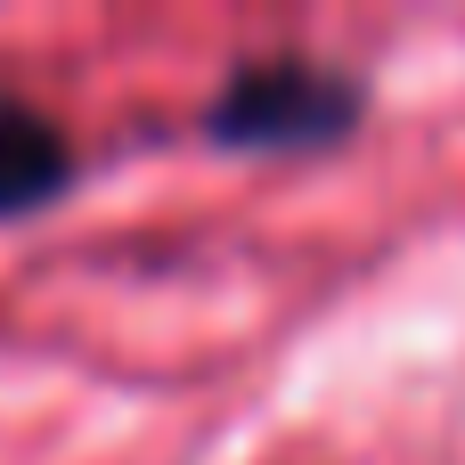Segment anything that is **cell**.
I'll return each instance as SVG.
<instances>
[{
	"label": "cell",
	"instance_id": "1",
	"mask_svg": "<svg viewBox=\"0 0 465 465\" xmlns=\"http://www.w3.org/2000/svg\"><path fill=\"white\" fill-rule=\"evenodd\" d=\"M360 123V82L311 57H253L221 82L204 131L221 147H335Z\"/></svg>",
	"mask_w": 465,
	"mask_h": 465
},
{
	"label": "cell",
	"instance_id": "2",
	"mask_svg": "<svg viewBox=\"0 0 465 465\" xmlns=\"http://www.w3.org/2000/svg\"><path fill=\"white\" fill-rule=\"evenodd\" d=\"M65 180H74V147H65V131H57L41 106L0 98V221L41 213Z\"/></svg>",
	"mask_w": 465,
	"mask_h": 465
}]
</instances>
